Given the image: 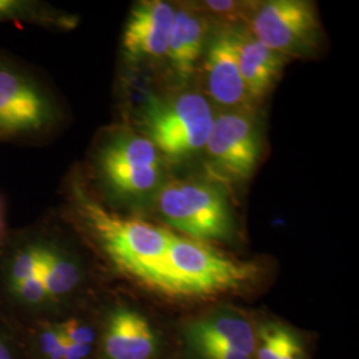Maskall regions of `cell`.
Masks as SVG:
<instances>
[{
    "label": "cell",
    "mask_w": 359,
    "mask_h": 359,
    "mask_svg": "<svg viewBox=\"0 0 359 359\" xmlns=\"http://www.w3.org/2000/svg\"><path fill=\"white\" fill-rule=\"evenodd\" d=\"M67 209L108 264L123 276L149 285L167 255L172 231L102 205L75 173L67 184Z\"/></svg>",
    "instance_id": "obj_1"
},
{
    "label": "cell",
    "mask_w": 359,
    "mask_h": 359,
    "mask_svg": "<svg viewBox=\"0 0 359 359\" xmlns=\"http://www.w3.org/2000/svg\"><path fill=\"white\" fill-rule=\"evenodd\" d=\"M63 117L60 102L38 69L0 50V144H41Z\"/></svg>",
    "instance_id": "obj_2"
},
{
    "label": "cell",
    "mask_w": 359,
    "mask_h": 359,
    "mask_svg": "<svg viewBox=\"0 0 359 359\" xmlns=\"http://www.w3.org/2000/svg\"><path fill=\"white\" fill-rule=\"evenodd\" d=\"M90 176L104 197L130 204L158 188L160 154L147 137L127 129L107 130L90 154Z\"/></svg>",
    "instance_id": "obj_3"
},
{
    "label": "cell",
    "mask_w": 359,
    "mask_h": 359,
    "mask_svg": "<svg viewBox=\"0 0 359 359\" xmlns=\"http://www.w3.org/2000/svg\"><path fill=\"white\" fill-rule=\"evenodd\" d=\"M256 274L252 264L231 259L201 241L172 233L167 255L148 286L180 297L217 294L240 287Z\"/></svg>",
    "instance_id": "obj_4"
},
{
    "label": "cell",
    "mask_w": 359,
    "mask_h": 359,
    "mask_svg": "<svg viewBox=\"0 0 359 359\" xmlns=\"http://www.w3.org/2000/svg\"><path fill=\"white\" fill-rule=\"evenodd\" d=\"M213 121L210 103L194 92L151 99L142 112L147 139L170 160H184L204 149Z\"/></svg>",
    "instance_id": "obj_5"
},
{
    "label": "cell",
    "mask_w": 359,
    "mask_h": 359,
    "mask_svg": "<svg viewBox=\"0 0 359 359\" xmlns=\"http://www.w3.org/2000/svg\"><path fill=\"white\" fill-rule=\"evenodd\" d=\"M156 204L172 228L196 241L226 240L233 231L231 206L222 191L205 181L170 180Z\"/></svg>",
    "instance_id": "obj_6"
},
{
    "label": "cell",
    "mask_w": 359,
    "mask_h": 359,
    "mask_svg": "<svg viewBox=\"0 0 359 359\" xmlns=\"http://www.w3.org/2000/svg\"><path fill=\"white\" fill-rule=\"evenodd\" d=\"M250 34L287 59L310 55L317 48L321 25L316 7L304 0H271L255 7Z\"/></svg>",
    "instance_id": "obj_7"
},
{
    "label": "cell",
    "mask_w": 359,
    "mask_h": 359,
    "mask_svg": "<svg viewBox=\"0 0 359 359\" xmlns=\"http://www.w3.org/2000/svg\"><path fill=\"white\" fill-rule=\"evenodd\" d=\"M206 168L224 182L249 179L261 154L256 123L244 112H226L215 117L205 144Z\"/></svg>",
    "instance_id": "obj_8"
},
{
    "label": "cell",
    "mask_w": 359,
    "mask_h": 359,
    "mask_svg": "<svg viewBox=\"0 0 359 359\" xmlns=\"http://www.w3.org/2000/svg\"><path fill=\"white\" fill-rule=\"evenodd\" d=\"M176 10L161 0H142L129 13L121 47L129 63L167 56Z\"/></svg>",
    "instance_id": "obj_9"
},
{
    "label": "cell",
    "mask_w": 359,
    "mask_h": 359,
    "mask_svg": "<svg viewBox=\"0 0 359 359\" xmlns=\"http://www.w3.org/2000/svg\"><path fill=\"white\" fill-rule=\"evenodd\" d=\"M205 87L209 97L231 112H244L253 104L237 63L234 31H222L210 41L206 52Z\"/></svg>",
    "instance_id": "obj_10"
},
{
    "label": "cell",
    "mask_w": 359,
    "mask_h": 359,
    "mask_svg": "<svg viewBox=\"0 0 359 359\" xmlns=\"http://www.w3.org/2000/svg\"><path fill=\"white\" fill-rule=\"evenodd\" d=\"M102 348L105 359H151L156 351V337L140 313L117 306L107 316Z\"/></svg>",
    "instance_id": "obj_11"
},
{
    "label": "cell",
    "mask_w": 359,
    "mask_h": 359,
    "mask_svg": "<svg viewBox=\"0 0 359 359\" xmlns=\"http://www.w3.org/2000/svg\"><path fill=\"white\" fill-rule=\"evenodd\" d=\"M234 38L240 74L255 103L273 90L289 59L268 48L250 32L234 31Z\"/></svg>",
    "instance_id": "obj_12"
},
{
    "label": "cell",
    "mask_w": 359,
    "mask_h": 359,
    "mask_svg": "<svg viewBox=\"0 0 359 359\" xmlns=\"http://www.w3.org/2000/svg\"><path fill=\"white\" fill-rule=\"evenodd\" d=\"M208 28L205 13L189 8L175 13L167 57L181 80L189 79L196 71L204 52Z\"/></svg>",
    "instance_id": "obj_13"
},
{
    "label": "cell",
    "mask_w": 359,
    "mask_h": 359,
    "mask_svg": "<svg viewBox=\"0 0 359 359\" xmlns=\"http://www.w3.org/2000/svg\"><path fill=\"white\" fill-rule=\"evenodd\" d=\"M187 341L191 347L201 344H217L233 347L253 357L257 335L250 322L233 311H219L193 322L187 329Z\"/></svg>",
    "instance_id": "obj_14"
},
{
    "label": "cell",
    "mask_w": 359,
    "mask_h": 359,
    "mask_svg": "<svg viewBox=\"0 0 359 359\" xmlns=\"http://www.w3.org/2000/svg\"><path fill=\"white\" fill-rule=\"evenodd\" d=\"M3 23L65 31L76 26L77 18L39 0H0V25Z\"/></svg>",
    "instance_id": "obj_15"
},
{
    "label": "cell",
    "mask_w": 359,
    "mask_h": 359,
    "mask_svg": "<svg viewBox=\"0 0 359 359\" xmlns=\"http://www.w3.org/2000/svg\"><path fill=\"white\" fill-rule=\"evenodd\" d=\"M23 342L29 359H65V339L56 320L29 325Z\"/></svg>",
    "instance_id": "obj_16"
},
{
    "label": "cell",
    "mask_w": 359,
    "mask_h": 359,
    "mask_svg": "<svg viewBox=\"0 0 359 359\" xmlns=\"http://www.w3.org/2000/svg\"><path fill=\"white\" fill-rule=\"evenodd\" d=\"M289 329L283 325L268 323L259 332L256 345L257 359H278Z\"/></svg>",
    "instance_id": "obj_17"
},
{
    "label": "cell",
    "mask_w": 359,
    "mask_h": 359,
    "mask_svg": "<svg viewBox=\"0 0 359 359\" xmlns=\"http://www.w3.org/2000/svg\"><path fill=\"white\" fill-rule=\"evenodd\" d=\"M0 359H29L23 337L11 327V321L0 313Z\"/></svg>",
    "instance_id": "obj_18"
},
{
    "label": "cell",
    "mask_w": 359,
    "mask_h": 359,
    "mask_svg": "<svg viewBox=\"0 0 359 359\" xmlns=\"http://www.w3.org/2000/svg\"><path fill=\"white\" fill-rule=\"evenodd\" d=\"M59 325L68 342L80 346L95 347L97 335L93 326L88 322L83 321L76 317H69L59 321Z\"/></svg>",
    "instance_id": "obj_19"
},
{
    "label": "cell",
    "mask_w": 359,
    "mask_h": 359,
    "mask_svg": "<svg viewBox=\"0 0 359 359\" xmlns=\"http://www.w3.org/2000/svg\"><path fill=\"white\" fill-rule=\"evenodd\" d=\"M255 7V6H253ZM246 3L237 1H206L204 8L209 10L215 16H222L225 19L238 20L241 18H249L252 13H248L249 8H253Z\"/></svg>",
    "instance_id": "obj_20"
},
{
    "label": "cell",
    "mask_w": 359,
    "mask_h": 359,
    "mask_svg": "<svg viewBox=\"0 0 359 359\" xmlns=\"http://www.w3.org/2000/svg\"><path fill=\"white\" fill-rule=\"evenodd\" d=\"M192 348L204 359H252L250 355L243 351L217 344H201Z\"/></svg>",
    "instance_id": "obj_21"
},
{
    "label": "cell",
    "mask_w": 359,
    "mask_h": 359,
    "mask_svg": "<svg viewBox=\"0 0 359 359\" xmlns=\"http://www.w3.org/2000/svg\"><path fill=\"white\" fill-rule=\"evenodd\" d=\"M278 359H306L305 350L302 347L301 341L290 330H289V333L286 335L283 351H281V355H280Z\"/></svg>",
    "instance_id": "obj_22"
}]
</instances>
